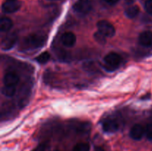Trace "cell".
Returning <instances> with one entry per match:
<instances>
[{
  "label": "cell",
  "mask_w": 152,
  "mask_h": 151,
  "mask_svg": "<svg viewBox=\"0 0 152 151\" xmlns=\"http://www.w3.org/2000/svg\"><path fill=\"white\" fill-rule=\"evenodd\" d=\"M139 13V7L137 5H133L128 7V8L126 9V11H125V15H126L129 19H134V18H135L136 16H137Z\"/></svg>",
  "instance_id": "obj_13"
},
{
  "label": "cell",
  "mask_w": 152,
  "mask_h": 151,
  "mask_svg": "<svg viewBox=\"0 0 152 151\" xmlns=\"http://www.w3.org/2000/svg\"><path fill=\"white\" fill-rule=\"evenodd\" d=\"M21 7V2L17 1H7L3 3L1 10L4 13H12L18 11Z\"/></svg>",
  "instance_id": "obj_7"
},
{
  "label": "cell",
  "mask_w": 152,
  "mask_h": 151,
  "mask_svg": "<svg viewBox=\"0 0 152 151\" xmlns=\"http://www.w3.org/2000/svg\"><path fill=\"white\" fill-rule=\"evenodd\" d=\"M120 124L114 118H108L102 122V129L105 133H113L119 130Z\"/></svg>",
  "instance_id": "obj_6"
},
{
  "label": "cell",
  "mask_w": 152,
  "mask_h": 151,
  "mask_svg": "<svg viewBox=\"0 0 152 151\" xmlns=\"http://www.w3.org/2000/svg\"><path fill=\"white\" fill-rule=\"evenodd\" d=\"M7 1H16V0H7Z\"/></svg>",
  "instance_id": "obj_24"
},
{
  "label": "cell",
  "mask_w": 152,
  "mask_h": 151,
  "mask_svg": "<svg viewBox=\"0 0 152 151\" xmlns=\"http://www.w3.org/2000/svg\"><path fill=\"white\" fill-rule=\"evenodd\" d=\"M16 91V87L13 86L4 85L1 87V93L7 97H12L15 95Z\"/></svg>",
  "instance_id": "obj_14"
},
{
  "label": "cell",
  "mask_w": 152,
  "mask_h": 151,
  "mask_svg": "<svg viewBox=\"0 0 152 151\" xmlns=\"http://www.w3.org/2000/svg\"><path fill=\"white\" fill-rule=\"evenodd\" d=\"M73 151H90V146L87 143H79L75 145Z\"/></svg>",
  "instance_id": "obj_17"
},
{
  "label": "cell",
  "mask_w": 152,
  "mask_h": 151,
  "mask_svg": "<svg viewBox=\"0 0 152 151\" xmlns=\"http://www.w3.org/2000/svg\"><path fill=\"white\" fill-rule=\"evenodd\" d=\"M19 81V76L15 72H7L3 78V83L4 85L13 86L16 87Z\"/></svg>",
  "instance_id": "obj_8"
},
{
  "label": "cell",
  "mask_w": 152,
  "mask_h": 151,
  "mask_svg": "<svg viewBox=\"0 0 152 151\" xmlns=\"http://www.w3.org/2000/svg\"><path fill=\"white\" fill-rule=\"evenodd\" d=\"M139 43L143 47H148L152 46V32L145 30L141 33L139 36Z\"/></svg>",
  "instance_id": "obj_11"
},
{
  "label": "cell",
  "mask_w": 152,
  "mask_h": 151,
  "mask_svg": "<svg viewBox=\"0 0 152 151\" xmlns=\"http://www.w3.org/2000/svg\"><path fill=\"white\" fill-rule=\"evenodd\" d=\"M107 4H110V5H114V4H117L120 0H104Z\"/></svg>",
  "instance_id": "obj_22"
},
{
  "label": "cell",
  "mask_w": 152,
  "mask_h": 151,
  "mask_svg": "<svg viewBox=\"0 0 152 151\" xmlns=\"http://www.w3.org/2000/svg\"><path fill=\"white\" fill-rule=\"evenodd\" d=\"M96 26H97L98 31L102 33L106 38L113 37L116 33L115 28L112 24L106 20H101L98 22Z\"/></svg>",
  "instance_id": "obj_3"
},
{
  "label": "cell",
  "mask_w": 152,
  "mask_h": 151,
  "mask_svg": "<svg viewBox=\"0 0 152 151\" xmlns=\"http://www.w3.org/2000/svg\"><path fill=\"white\" fill-rule=\"evenodd\" d=\"M145 135V128L140 124H135L130 130V136L134 140H140Z\"/></svg>",
  "instance_id": "obj_10"
},
{
  "label": "cell",
  "mask_w": 152,
  "mask_h": 151,
  "mask_svg": "<svg viewBox=\"0 0 152 151\" xmlns=\"http://www.w3.org/2000/svg\"><path fill=\"white\" fill-rule=\"evenodd\" d=\"M13 27V22L7 17H2L0 20V30L2 33H6L10 30Z\"/></svg>",
  "instance_id": "obj_12"
},
{
  "label": "cell",
  "mask_w": 152,
  "mask_h": 151,
  "mask_svg": "<svg viewBox=\"0 0 152 151\" xmlns=\"http://www.w3.org/2000/svg\"><path fill=\"white\" fill-rule=\"evenodd\" d=\"M105 62V68L108 70L114 71L120 68L122 62V58L118 53H109L104 58Z\"/></svg>",
  "instance_id": "obj_2"
},
{
  "label": "cell",
  "mask_w": 152,
  "mask_h": 151,
  "mask_svg": "<svg viewBox=\"0 0 152 151\" xmlns=\"http://www.w3.org/2000/svg\"><path fill=\"white\" fill-rule=\"evenodd\" d=\"M46 148H47V145H46V144L42 143L39 144L38 146H37V147L34 148L32 151H45Z\"/></svg>",
  "instance_id": "obj_21"
},
{
  "label": "cell",
  "mask_w": 152,
  "mask_h": 151,
  "mask_svg": "<svg viewBox=\"0 0 152 151\" xmlns=\"http://www.w3.org/2000/svg\"><path fill=\"white\" fill-rule=\"evenodd\" d=\"M53 151H59V150H53Z\"/></svg>",
  "instance_id": "obj_26"
},
{
  "label": "cell",
  "mask_w": 152,
  "mask_h": 151,
  "mask_svg": "<svg viewBox=\"0 0 152 151\" xmlns=\"http://www.w3.org/2000/svg\"><path fill=\"white\" fill-rule=\"evenodd\" d=\"M76 41H77V37L72 32H65L61 36V42L65 47H73L76 44Z\"/></svg>",
  "instance_id": "obj_9"
},
{
  "label": "cell",
  "mask_w": 152,
  "mask_h": 151,
  "mask_svg": "<svg viewBox=\"0 0 152 151\" xmlns=\"http://www.w3.org/2000/svg\"><path fill=\"white\" fill-rule=\"evenodd\" d=\"M92 4L89 0H78L73 6V10L77 13L86 15L91 10Z\"/></svg>",
  "instance_id": "obj_4"
},
{
  "label": "cell",
  "mask_w": 152,
  "mask_h": 151,
  "mask_svg": "<svg viewBox=\"0 0 152 151\" xmlns=\"http://www.w3.org/2000/svg\"><path fill=\"white\" fill-rule=\"evenodd\" d=\"M94 37L95 40L97 42H99V44H105L106 42V37L102 33L99 32V31H97V32L95 33L94 34Z\"/></svg>",
  "instance_id": "obj_18"
},
{
  "label": "cell",
  "mask_w": 152,
  "mask_h": 151,
  "mask_svg": "<svg viewBox=\"0 0 152 151\" xmlns=\"http://www.w3.org/2000/svg\"><path fill=\"white\" fill-rule=\"evenodd\" d=\"M49 1H58V0H49Z\"/></svg>",
  "instance_id": "obj_25"
},
{
  "label": "cell",
  "mask_w": 152,
  "mask_h": 151,
  "mask_svg": "<svg viewBox=\"0 0 152 151\" xmlns=\"http://www.w3.org/2000/svg\"><path fill=\"white\" fill-rule=\"evenodd\" d=\"M145 135L146 136L147 139L149 140H152V124H147L145 127Z\"/></svg>",
  "instance_id": "obj_19"
},
{
  "label": "cell",
  "mask_w": 152,
  "mask_h": 151,
  "mask_svg": "<svg viewBox=\"0 0 152 151\" xmlns=\"http://www.w3.org/2000/svg\"><path fill=\"white\" fill-rule=\"evenodd\" d=\"M145 9L148 13L152 14V0H147L145 1Z\"/></svg>",
  "instance_id": "obj_20"
},
{
  "label": "cell",
  "mask_w": 152,
  "mask_h": 151,
  "mask_svg": "<svg viewBox=\"0 0 152 151\" xmlns=\"http://www.w3.org/2000/svg\"><path fill=\"white\" fill-rule=\"evenodd\" d=\"M18 36L15 33L6 36L1 41V47L3 50H9L13 48L17 41Z\"/></svg>",
  "instance_id": "obj_5"
},
{
  "label": "cell",
  "mask_w": 152,
  "mask_h": 151,
  "mask_svg": "<svg viewBox=\"0 0 152 151\" xmlns=\"http://www.w3.org/2000/svg\"><path fill=\"white\" fill-rule=\"evenodd\" d=\"M94 151H105L102 147H96L95 148Z\"/></svg>",
  "instance_id": "obj_23"
},
{
  "label": "cell",
  "mask_w": 152,
  "mask_h": 151,
  "mask_svg": "<svg viewBox=\"0 0 152 151\" xmlns=\"http://www.w3.org/2000/svg\"><path fill=\"white\" fill-rule=\"evenodd\" d=\"M47 40V36L42 33L30 34L25 37L22 43L23 50H33L43 47Z\"/></svg>",
  "instance_id": "obj_1"
},
{
  "label": "cell",
  "mask_w": 152,
  "mask_h": 151,
  "mask_svg": "<svg viewBox=\"0 0 152 151\" xmlns=\"http://www.w3.org/2000/svg\"><path fill=\"white\" fill-rule=\"evenodd\" d=\"M89 124L88 123H83L80 122L78 124H77L75 127V130H77V132H81V133H86L88 132L90 129L89 127Z\"/></svg>",
  "instance_id": "obj_16"
},
{
  "label": "cell",
  "mask_w": 152,
  "mask_h": 151,
  "mask_svg": "<svg viewBox=\"0 0 152 151\" xmlns=\"http://www.w3.org/2000/svg\"><path fill=\"white\" fill-rule=\"evenodd\" d=\"M50 58V53H49L48 52H44V53L39 55V56L36 58V60H37V62H39V63L40 64H45L46 62H48Z\"/></svg>",
  "instance_id": "obj_15"
}]
</instances>
